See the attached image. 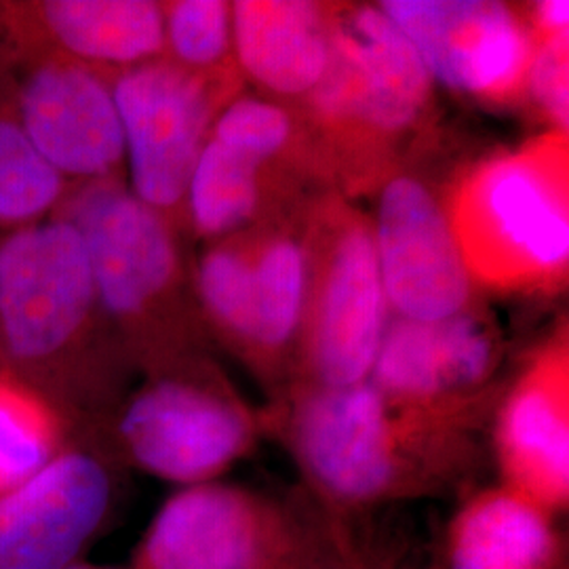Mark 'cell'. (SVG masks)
Segmentation results:
<instances>
[{"label":"cell","mask_w":569,"mask_h":569,"mask_svg":"<svg viewBox=\"0 0 569 569\" xmlns=\"http://www.w3.org/2000/svg\"><path fill=\"white\" fill-rule=\"evenodd\" d=\"M87 247L68 220L21 226L0 241V373L30 390L68 430L100 443L117 407V366Z\"/></svg>","instance_id":"cell-1"},{"label":"cell","mask_w":569,"mask_h":569,"mask_svg":"<svg viewBox=\"0 0 569 569\" xmlns=\"http://www.w3.org/2000/svg\"><path fill=\"white\" fill-rule=\"evenodd\" d=\"M456 416L390 403L363 382L306 387L287 413V439L312 505L352 563L350 523L388 505L432 496L456 481Z\"/></svg>","instance_id":"cell-2"},{"label":"cell","mask_w":569,"mask_h":569,"mask_svg":"<svg viewBox=\"0 0 569 569\" xmlns=\"http://www.w3.org/2000/svg\"><path fill=\"white\" fill-rule=\"evenodd\" d=\"M51 218L81 232L103 315L121 329L131 357L148 373L183 363L167 331L180 283L169 220L117 178L70 186Z\"/></svg>","instance_id":"cell-3"},{"label":"cell","mask_w":569,"mask_h":569,"mask_svg":"<svg viewBox=\"0 0 569 569\" xmlns=\"http://www.w3.org/2000/svg\"><path fill=\"white\" fill-rule=\"evenodd\" d=\"M451 226L468 270L488 281L559 277L569 258L561 159L549 150H531L483 164L458 197Z\"/></svg>","instance_id":"cell-4"},{"label":"cell","mask_w":569,"mask_h":569,"mask_svg":"<svg viewBox=\"0 0 569 569\" xmlns=\"http://www.w3.org/2000/svg\"><path fill=\"white\" fill-rule=\"evenodd\" d=\"M102 437L124 462L182 488L216 481L243 458L256 422L228 390L180 366L148 373Z\"/></svg>","instance_id":"cell-5"},{"label":"cell","mask_w":569,"mask_h":569,"mask_svg":"<svg viewBox=\"0 0 569 569\" xmlns=\"http://www.w3.org/2000/svg\"><path fill=\"white\" fill-rule=\"evenodd\" d=\"M131 192L169 220L186 203L213 102L203 74L154 60L112 81Z\"/></svg>","instance_id":"cell-6"},{"label":"cell","mask_w":569,"mask_h":569,"mask_svg":"<svg viewBox=\"0 0 569 569\" xmlns=\"http://www.w3.org/2000/svg\"><path fill=\"white\" fill-rule=\"evenodd\" d=\"M300 502L281 507L218 481L167 498L136 549L133 569H256L283 549Z\"/></svg>","instance_id":"cell-7"},{"label":"cell","mask_w":569,"mask_h":569,"mask_svg":"<svg viewBox=\"0 0 569 569\" xmlns=\"http://www.w3.org/2000/svg\"><path fill=\"white\" fill-rule=\"evenodd\" d=\"M112 507L108 453L70 441L41 472L0 498V569L70 568Z\"/></svg>","instance_id":"cell-8"},{"label":"cell","mask_w":569,"mask_h":569,"mask_svg":"<svg viewBox=\"0 0 569 569\" xmlns=\"http://www.w3.org/2000/svg\"><path fill=\"white\" fill-rule=\"evenodd\" d=\"M416 47L432 81L500 100L528 77L533 44L507 4L481 0H387L380 4Z\"/></svg>","instance_id":"cell-9"},{"label":"cell","mask_w":569,"mask_h":569,"mask_svg":"<svg viewBox=\"0 0 569 569\" xmlns=\"http://www.w3.org/2000/svg\"><path fill=\"white\" fill-rule=\"evenodd\" d=\"M371 237L387 302L399 319L441 321L465 312L470 270L448 213L425 183L390 180Z\"/></svg>","instance_id":"cell-10"},{"label":"cell","mask_w":569,"mask_h":569,"mask_svg":"<svg viewBox=\"0 0 569 569\" xmlns=\"http://www.w3.org/2000/svg\"><path fill=\"white\" fill-rule=\"evenodd\" d=\"M163 4L150 0L0 2V63L66 60L103 72L159 60Z\"/></svg>","instance_id":"cell-11"},{"label":"cell","mask_w":569,"mask_h":569,"mask_svg":"<svg viewBox=\"0 0 569 569\" xmlns=\"http://www.w3.org/2000/svg\"><path fill=\"white\" fill-rule=\"evenodd\" d=\"M21 70L18 117L42 161L68 186L117 178L124 140L112 82L74 61H32Z\"/></svg>","instance_id":"cell-12"},{"label":"cell","mask_w":569,"mask_h":569,"mask_svg":"<svg viewBox=\"0 0 569 569\" xmlns=\"http://www.w3.org/2000/svg\"><path fill=\"white\" fill-rule=\"evenodd\" d=\"M430 87L425 61L397 23L380 7H363L331 28L329 66L312 93L329 119L395 133L418 119Z\"/></svg>","instance_id":"cell-13"},{"label":"cell","mask_w":569,"mask_h":569,"mask_svg":"<svg viewBox=\"0 0 569 569\" xmlns=\"http://www.w3.org/2000/svg\"><path fill=\"white\" fill-rule=\"evenodd\" d=\"M388 302L373 237L366 224L346 226L329 251L308 340V387L346 388L369 382Z\"/></svg>","instance_id":"cell-14"},{"label":"cell","mask_w":569,"mask_h":569,"mask_svg":"<svg viewBox=\"0 0 569 569\" xmlns=\"http://www.w3.org/2000/svg\"><path fill=\"white\" fill-rule=\"evenodd\" d=\"M493 366V340L470 315L458 312L441 321L397 319L387 327L369 385L390 403L458 416Z\"/></svg>","instance_id":"cell-15"},{"label":"cell","mask_w":569,"mask_h":569,"mask_svg":"<svg viewBox=\"0 0 569 569\" xmlns=\"http://www.w3.org/2000/svg\"><path fill=\"white\" fill-rule=\"evenodd\" d=\"M563 557L555 515L505 486L462 502L428 569H561Z\"/></svg>","instance_id":"cell-16"},{"label":"cell","mask_w":569,"mask_h":569,"mask_svg":"<svg viewBox=\"0 0 569 569\" xmlns=\"http://www.w3.org/2000/svg\"><path fill=\"white\" fill-rule=\"evenodd\" d=\"M561 371L540 367L502 407L498 449L509 488L550 512L566 509L569 491L568 392Z\"/></svg>","instance_id":"cell-17"},{"label":"cell","mask_w":569,"mask_h":569,"mask_svg":"<svg viewBox=\"0 0 569 569\" xmlns=\"http://www.w3.org/2000/svg\"><path fill=\"white\" fill-rule=\"evenodd\" d=\"M232 44L244 72L268 91L312 93L331 58V28L321 9L298 0L232 4Z\"/></svg>","instance_id":"cell-18"},{"label":"cell","mask_w":569,"mask_h":569,"mask_svg":"<svg viewBox=\"0 0 569 569\" xmlns=\"http://www.w3.org/2000/svg\"><path fill=\"white\" fill-rule=\"evenodd\" d=\"M0 63V224H37L56 213L70 186L28 142L18 117V82Z\"/></svg>","instance_id":"cell-19"},{"label":"cell","mask_w":569,"mask_h":569,"mask_svg":"<svg viewBox=\"0 0 569 569\" xmlns=\"http://www.w3.org/2000/svg\"><path fill=\"white\" fill-rule=\"evenodd\" d=\"M201 237H222L247 224L260 203V164L207 138L186 192Z\"/></svg>","instance_id":"cell-20"},{"label":"cell","mask_w":569,"mask_h":569,"mask_svg":"<svg viewBox=\"0 0 569 569\" xmlns=\"http://www.w3.org/2000/svg\"><path fill=\"white\" fill-rule=\"evenodd\" d=\"M68 443L60 418L0 373V498L41 472Z\"/></svg>","instance_id":"cell-21"},{"label":"cell","mask_w":569,"mask_h":569,"mask_svg":"<svg viewBox=\"0 0 569 569\" xmlns=\"http://www.w3.org/2000/svg\"><path fill=\"white\" fill-rule=\"evenodd\" d=\"M256 338L266 352L283 350L305 317L308 262L293 239H274L253 262Z\"/></svg>","instance_id":"cell-22"},{"label":"cell","mask_w":569,"mask_h":569,"mask_svg":"<svg viewBox=\"0 0 569 569\" xmlns=\"http://www.w3.org/2000/svg\"><path fill=\"white\" fill-rule=\"evenodd\" d=\"M199 296L207 312L234 340L253 346L256 281L253 262L234 247L209 249L197 274Z\"/></svg>","instance_id":"cell-23"},{"label":"cell","mask_w":569,"mask_h":569,"mask_svg":"<svg viewBox=\"0 0 569 569\" xmlns=\"http://www.w3.org/2000/svg\"><path fill=\"white\" fill-rule=\"evenodd\" d=\"M164 47L173 63L203 74L232 44V9L222 0H180L163 7Z\"/></svg>","instance_id":"cell-24"},{"label":"cell","mask_w":569,"mask_h":569,"mask_svg":"<svg viewBox=\"0 0 569 569\" xmlns=\"http://www.w3.org/2000/svg\"><path fill=\"white\" fill-rule=\"evenodd\" d=\"M289 138L291 119L283 108L251 98L230 103L211 133V140L258 164L279 154Z\"/></svg>","instance_id":"cell-25"},{"label":"cell","mask_w":569,"mask_h":569,"mask_svg":"<svg viewBox=\"0 0 569 569\" xmlns=\"http://www.w3.org/2000/svg\"><path fill=\"white\" fill-rule=\"evenodd\" d=\"M256 569H357L310 498L300 502L298 526L283 549Z\"/></svg>","instance_id":"cell-26"},{"label":"cell","mask_w":569,"mask_h":569,"mask_svg":"<svg viewBox=\"0 0 569 569\" xmlns=\"http://www.w3.org/2000/svg\"><path fill=\"white\" fill-rule=\"evenodd\" d=\"M529 93L559 127H568V37H549L529 61Z\"/></svg>","instance_id":"cell-27"},{"label":"cell","mask_w":569,"mask_h":569,"mask_svg":"<svg viewBox=\"0 0 569 569\" xmlns=\"http://www.w3.org/2000/svg\"><path fill=\"white\" fill-rule=\"evenodd\" d=\"M536 23L545 37H568L569 4L566 0H547L536 9Z\"/></svg>","instance_id":"cell-28"},{"label":"cell","mask_w":569,"mask_h":569,"mask_svg":"<svg viewBox=\"0 0 569 569\" xmlns=\"http://www.w3.org/2000/svg\"><path fill=\"white\" fill-rule=\"evenodd\" d=\"M68 569H114V568H102V566H91V563H81V561H77V563H72Z\"/></svg>","instance_id":"cell-29"},{"label":"cell","mask_w":569,"mask_h":569,"mask_svg":"<svg viewBox=\"0 0 569 569\" xmlns=\"http://www.w3.org/2000/svg\"><path fill=\"white\" fill-rule=\"evenodd\" d=\"M395 569H416V568H413V566H411V563H409V566H401V568H395Z\"/></svg>","instance_id":"cell-30"}]
</instances>
